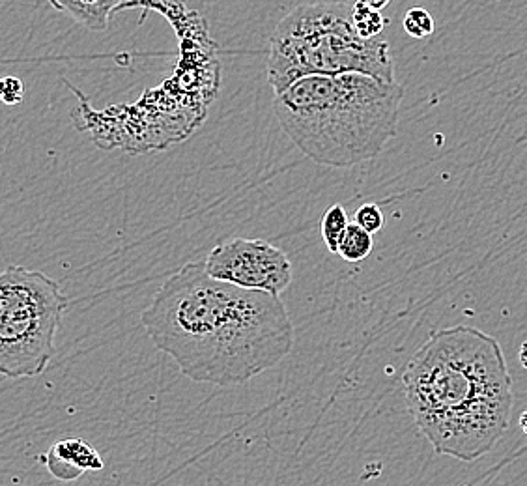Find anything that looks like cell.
<instances>
[{
	"label": "cell",
	"instance_id": "obj_16",
	"mask_svg": "<svg viewBox=\"0 0 527 486\" xmlns=\"http://www.w3.org/2000/svg\"><path fill=\"white\" fill-rule=\"evenodd\" d=\"M356 2H359V4H365V6H369V8H372V10H378V12H382V10H384L385 6H387L391 0H356Z\"/></svg>",
	"mask_w": 527,
	"mask_h": 486
},
{
	"label": "cell",
	"instance_id": "obj_10",
	"mask_svg": "<svg viewBox=\"0 0 527 486\" xmlns=\"http://www.w3.org/2000/svg\"><path fill=\"white\" fill-rule=\"evenodd\" d=\"M374 249V238L371 232L361 229L357 223H350L344 238L339 245L337 255L350 264H357L369 257Z\"/></svg>",
	"mask_w": 527,
	"mask_h": 486
},
{
	"label": "cell",
	"instance_id": "obj_6",
	"mask_svg": "<svg viewBox=\"0 0 527 486\" xmlns=\"http://www.w3.org/2000/svg\"><path fill=\"white\" fill-rule=\"evenodd\" d=\"M79 109L73 111L79 129H88L100 148H122L128 154H144L180 143L199 128L208 115V105L191 98L176 81L146 90L143 98L129 105H114L96 111L77 88Z\"/></svg>",
	"mask_w": 527,
	"mask_h": 486
},
{
	"label": "cell",
	"instance_id": "obj_19",
	"mask_svg": "<svg viewBox=\"0 0 527 486\" xmlns=\"http://www.w3.org/2000/svg\"><path fill=\"white\" fill-rule=\"evenodd\" d=\"M109 2L113 4L114 8H116V12H118V8H120V6H122L126 0H109Z\"/></svg>",
	"mask_w": 527,
	"mask_h": 486
},
{
	"label": "cell",
	"instance_id": "obj_4",
	"mask_svg": "<svg viewBox=\"0 0 527 486\" xmlns=\"http://www.w3.org/2000/svg\"><path fill=\"white\" fill-rule=\"evenodd\" d=\"M342 73L397 83L389 42L359 38L352 10L342 2L303 4L281 19L268 51V81L275 96L305 77Z\"/></svg>",
	"mask_w": 527,
	"mask_h": 486
},
{
	"label": "cell",
	"instance_id": "obj_3",
	"mask_svg": "<svg viewBox=\"0 0 527 486\" xmlns=\"http://www.w3.org/2000/svg\"><path fill=\"white\" fill-rule=\"evenodd\" d=\"M404 88L361 73L314 75L273 100V113L301 154L331 169L378 158L395 135Z\"/></svg>",
	"mask_w": 527,
	"mask_h": 486
},
{
	"label": "cell",
	"instance_id": "obj_2",
	"mask_svg": "<svg viewBox=\"0 0 527 486\" xmlns=\"http://www.w3.org/2000/svg\"><path fill=\"white\" fill-rule=\"evenodd\" d=\"M408 412L434 453L473 462L511 423L513 378L496 337L471 326L430 333L402 372Z\"/></svg>",
	"mask_w": 527,
	"mask_h": 486
},
{
	"label": "cell",
	"instance_id": "obj_13",
	"mask_svg": "<svg viewBox=\"0 0 527 486\" xmlns=\"http://www.w3.org/2000/svg\"><path fill=\"white\" fill-rule=\"evenodd\" d=\"M402 27L408 32V36H412L415 40H423L434 32V19L425 8L414 6L404 15Z\"/></svg>",
	"mask_w": 527,
	"mask_h": 486
},
{
	"label": "cell",
	"instance_id": "obj_18",
	"mask_svg": "<svg viewBox=\"0 0 527 486\" xmlns=\"http://www.w3.org/2000/svg\"><path fill=\"white\" fill-rule=\"evenodd\" d=\"M520 427H522V430H524V434L527 436V412H524L522 414V417H520Z\"/></svg>",
	"mask_w": 527,
	"mask_h": 486
},
{
	"label": "cell",
	"instance_id": "obj_5",
	"mask_svg": "<svg viewBox=\"0 0 527 486\" xmlns=\"http://www.w3.org/2000/svg\"><path fill=\"white\" fill-rule=\"evenodd\" d=\"M68 298L45 273L10 266L0 275V372L34 378L57 354V331Z\"/></svg>",
	"mask_w": 527,
	"mask_h": 486
},
{
	"label": "cell",
	"instance_id": "obj_15",
	"mask_svg": "<svg viewBox=\"0 0 527 486\" xmlns=\"http://www.w3.org/2000/svg\"><path fill=\"white\" fill-rule=\"evenodd\" d=\"M25 98V85L19 77H4L0 81V100L6 105H19Z\"/></svg>",
	"mask_w": 527,
	"mask_h": 486
},
{
	"label": "cell",
	"instance_id": "obj_17",
	"mask_svg": "<svg viewBox=\"0 0 527 486\" xmlns=\"http://www.w3.org/2000/svg\"><path fill=\"white\" fill-rule=\"evenodd\" d=\"M518 359H520V365L527 371V341L522 343L520 346V352H518Z\"/></svg>",
	"mask_w": 527,
	"mask_h": 486
},
{
	"label": "cell",
	"instance_id": "obj_12",
	"mask_svg": "<svg viewBox=\"0 0 527 486\" xmlns=\"http://www.w3.org/2000/svg\"><path fill=\"white\" fill-rule=\"evenodd\" d=\"M352 23H354V29L359 34V38L374 40L382 34V30L387 27L389 19H385L382 12L372 10L369 6L356 2L352 8Z\"/></svg>",
	"mask_w": 527,
	"mask_h": 486
},
{
	"label": "cell",
	"instance_id": "obj_9",
	"mask_svg": "<svg viewBox=\"0 0 527 486\" xmlns=\"http://www.w3.org/2000/svg\"><path fill=\"white\" fill-rule=\"evenodd\" d=\"M51 6L90 30H107L116 8L109 0H49Z\"/></svg>",
	"mask_w": 527,
	"mask_h": 486
},
{
	"label": "cell",
	"instance_id": "obj_8",
	"mask_svg": "<svg viewBox=\"0 0 527 486\" xmlns=\"http://www.w3.org/2000/svg\"><path fill=\"white\" fill-rule=\"evenodd\" d=\"M40 460L47 472L58 481L72 483L86 472H100L105 468V462L100 453L92 445L79 438L58 440L51 445Z\"/></svg>",
	"mask_w": 527,
	"mask_h": 486
},
{
	"label": "cell",
	"instance_id": "obj_14",
	"mask_svg": "<svg viewBox=\"0 0 527 486\" xmlns=\"http://www.w3.org/2000/svg\"><path fill=\"white\" fill-rule=\"evenodd\" d=\"M354 223H357L361 229L371 232L372 236H374L376 232L384 229L385 217L378 204L365 202L363 206L357 208L356 215H354Z\"/></svg>",
	"mask_w": 527,
	"mask_h": 486
},
{
	"label": "cell",
	"instance_id": "obj_7",
	"mask_svg": "<svg viewBox=\"0 0 527 486\" xmlns=\"http://www.w3.org/2000/svg\"><path fill=\"white\" fill-rule=\"evenodd\" d=\"M206 272L247 290L281 296L292 283V262L283 249L264 240L232 238L219 242L206 257Z\"/></svg>",
	"mask_w": 527,
	"mask_h": 486
},
{
	"label": "cell",
	"instance_id": "obj_11",
	"mask_svg": "<svg viewBox=\"0 0 527 486\" xmlns=\"http://www.w3.org/2000/svg\"><path fill=\"white\" fill-rule=\"evenodd\" d=\"M350 227V219L344 210L342 204H333L331 208L326 210V214L322 217L320 223V230H322V238L331 253L339 251L341 240L346 234V230Z\"/></svg>",
	"mask_w": 527,
	"mask_h": 486
},
{
	"label": "cell",
	"instance_id": "obj_1",
	"mask_svg": "<svg viewBox=\"0 0 527 486\" xmlns=\"http://www.w3.org/2000/svg\"><path fill=\"white\" fill-rule=\"evenodd\" d=\"M141 322L157 350L199 384L240 386L294 348V326L281 296L223 283L199 262L161 285Z\"/></svg>",
	"mask_w": 527,
	"mask_h": 486
}]
</instances>
